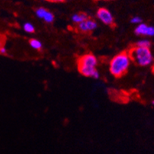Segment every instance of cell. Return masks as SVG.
Here are the masks:
<instances>
[{
    "mask_svg": "<svg viewBox=\"0 0 154 154\" xmlns=\"http://www.w3.org/2000/svg\"><path fill=\"white\" fill-rule=\"evenodd\" d=\"M131 59L128 52L123 51L114 56L110 62V71L115 78H121L126 75L131 64Z\"/></svg>",
    "mask_w": 154,
    "mask_h": 154,
    "instance_id": "6da1fadb",
    "label": "cell"
},
{
    "mask_svg": "<svg viewBox=\"0 0 154 154\" xmlns=\"http://www.w3.org/2000/svg\"><path fill=\"white\" fill-rule=\"evenodd\" d=\"M131 61L139 66H148L152 62V55L149 48L134 46L128 51Z\"/></svg>",
    "mask_w": 154,
    "mask_h": 154,
    "instance_id": "7a4b0ae2",
    "label": "cell"
},
{
    "mask_svg": "<svg viewBox=\"0 0 154 154\" xmlns=\"http://www.w3.org/2000/svg\"><path fill=\"white\" fill-rule=\"evenodd\" d=\"M97 60L92 54H86L80 57L78 60V68L79 72L85 77H92L96 71Z\"/></svg>",
    "mask_w": 154,
    "mask_h": 154,
    "instance_id": "3957f363",
    "label": "cell"
},
{
    "mask_svg": "<svg viewBox=\"0 0 154 154\" xmlns=\"http://www.w3.org/2000/svg\"><path fill=\"white\" fill-rule=\"evenodd\" d=\"M97 16L105 25L110 26L111 27L115 26V22H114L113 15L108 9L105 8H100L97 12Z\"/></svg>",
    "mask_w": 154,
    "mask_h": 154,
    "instance_id": "277c9868",
    "label": "cell"
},
{
    "mask_svg": "<svg viewBox=\"0 0 154 154\" xmlns=\"http://www.w3.org/2000/svg\"><path fill=\"white\" fill-rule=\"evenodd\" d=\"M97 26V25L95 21L88 19L87 20L78 24L77 29L82 33H88V32H91L92 31L96 29Z\"/></svg>",
    "mask_w": 154,
    "mask_h": 154,
    "instance_id": "5b68a950",
    "label": "cell"
},
{
    "mask_svg": "<svg viewBox=\"0 0 154 154\" xmlns=\"http://www.w3.org/2000/svg\"><path fill=\"white\" fill-rule=\"evenodd\" d=\"M135 34L137 35H144V36H154V27L153 26H149L143 23L139 24L136 28Z\"/></svg>",
    "mask_w": 154,
    "mask_h": 154,
    "instance_id": "8992f818",
    "label": "cell"
},
{
    "mask_svg": "<svg viewBox=\"0 0 154 154\" xmlns=\"http://www.w3.org/2000/svg\"><path fill=\"white\" fill-rule=\"evenodd\" d=\"M88 19V16L86 13H84V12H80V13L75 14L73 15L71 19L75 23L79 24L81 22H84V21L87 20Z\"/></svg>",
    "mask_w": 154,
    "mask_h": 154,
    "instance_id": "52a82bcc",
    "label": "cell"
},
{
    "mask_svg": "<svg viewBox=\"0 0 154 154\" xmlns=\"http://www.w3.org/2000/svg\"><path fill=\"white\" fill-rule=\"evenodd\" d=\"M29 44H30L31 47L32 48H34L35 50H40L42 48V42H40L37 39H31L30 41H29Z\"/></svg>",
    "mask_w": 154,
    "mask_h": 154,
    "instance_id": "ba28073f",
    "label": "cell"
},
{
    "mask_svg": "<svg viewBox=\"0 0 154 154\" xmlns=\"http://www.w3.org/2000/svg\"><path fill=\"white\" fill-rule=\"evenodd\" d=\"M47 12H48L47 9H44V8H38V9H36L35 14L38 17L40 18V19H43V18L45 17V15H46Z\"/></svg>",
    "mask_w": 154,
    "mask_h": 154,
    "instance_id": "9c48e42d",
    "label": "cell"
},
{
    "mask_svg": "<svg viewBox=\"0 0 154 154\" xmlns=\"http://www.w3.org/2000/svg\"><path fill=\"white\" fill-rule=\"evenodd\" d=\"M151 45V42L149 40H140L138 42H137L135 46L137 47H143V48H149Z\"/></svg>",
    "mask_w": 154,
    "mask_h": 154,
    "instance_id": "30bf717a",
    "label": "cell"
},
{
    "mask_svg": "<svg viewBox=\"0 0 154 154\" xmlns=\"http://www.w3.org/2000/svg\"><path fill=\"white\" fill-rule=\"evenodd\" d=\"M23 29L24 30L26 31V32H28V33H34L35 31L34 26H32L31 23H29V22H27V23H26L24 25Z\"/></svg>",
    "mask_w": 154,
    "mask_h": 154,
    "instance_id": "8fae6325",
    "label": "cell"
},
{
    "mask_svg": "<svg viewBox=\"0 0 154 154\" xmlns=\"http://www.w3.org/2000/svg\"><path fill=\"white\" fill-rule=\"evenodd\" d=\"M54 15H53V14L51 13V12H50L49 11H48L46 15H45V17L43 18L45 22H48V23H51V22H52L53 21H54Z\"/></svg>",
    "mask_w": 154,
    "mask_h": 154,
    "instance_id": "7c38bea8",
    "label": "cell"
},
{
    "mask_svg": "<svg viewBox=\"0 0 154 154\" xmlns=\"http://www.w3.org/2000/svg\"><path fill=\"white\" fill-rule=\"evenodd\" d=\"M131 22L134 24H138V25H139V24H140L141 22H143V20L140 17H139V16H135V17L131 19Z\"/></svg>",
    "mask_w": 154,
    "mask_h": 154,
    "instance_id": "4fadbf2b",
    "label": "cell"
},
{
    "mask_svg": "<svg viewBox=\"0 0 154 154\" xmlns=\"http://www.w3.org/2000/svg\"><path fill=\"white\" fill-rule=\"evenodd\" d=\"M99 77H100V75H99V72L97 71H95L94 72L93 75H92V78H95V79H97V78H99Z\"/></svg>",
    "mask_w": 154,
    "mask_h": 154,
    "instance_id": "5bb4252c",
    "label": "cell"
},
{
    "mask_svg": "<svg viewBox=\"0 0 154 154\" xmlns=\"http://www.w3.org/2000/svg\"><path fill=\"white\" fill-rule=\"evenodd\" d=\"M6 52H7V50H6V48L4 47V46L2 48H0V54H6Z\"/></svg>",
    "mask_w": 154,
    "mask_h": 154,
    "instance_id": "9a60e30c",
    "label": "cell"
},
{
    "mask_svg": "<svg viewBox=\"0 0 154 154\" xmlns=\"http://www.w3.org/2000/svg\"><path fill=\"white\" fill-rule=\"evenodd\" d=\"M4 44H5V38L0 36V48L3 47Z\"/></svg>",
    "mask_w": 154,
    "mask_h": 154,
    "instance_id": "2e32d148",
    "label": "cell"
},
{
    "mask_svg": "<svg viewBox=\"0 0 154 154\" xmlns=\"http://www.w3.org/2000/svg\"><path fill=\"white\" fill-rule=\"evenodd\" d=\"M48 2H64V0H46Z\"/></svg>",
    "mask_w": 154,
    "mask_h": 154,
    "instance_id": "e0dca14e",
    "label": "cell"
},
{
    "mask_svg": "<svg viewBox=\"0 0 154 154\" xmlns=\"http://www.w3.org/2000/svg\"><path fill=\"white\" fill-rule=\"evenodd\" d=\"M152 104H153V105H154V100H152Z\"/></svg>",
    "mask_w": 154,
    "mask_h": 154,
    "instance_id": "ac0fdd59",
    "label": "cell"
},
{
    "mask_svg": "<svg viewBox=\"0 0 154 154\" xmlns=\"http://www.w3.org/2000/svg\"><path fill=\"white\" fill-rule=\"evenodd\" d=\"M152 71H153V73H154V67H153V68H152Z\"/></svg>",
    "mask_w": 154,
    "mask_h": 154,
    "instance_id": "d6986e66",
    "label": "cell"
},
{
    "mask_svg": "<svg viewBox=\"0 0 154 154\" xmlns=\"http://www.w3.org/2000/svg\"><path fill=\"white\" fill-rule=\"evenodd\" d=\"M110 1H112V0H110Z\"/></svg>",
    "mask_w": 154,
    "mask_h": 154,
    "instance_id": "ffe728a7",
    "label": "cell"
},
{
    "mask_svg": "<svg viewBox=\"0 0 154 154\" xmlns=\"http://www.w3.org/2000/svg\"></svg>",
    "mask_w": 154,
    "mask_h": 154,
    "instance_id": "44dd1931",
    "label": "cell"
}]
</instances>
